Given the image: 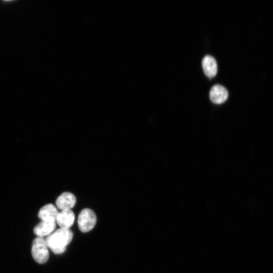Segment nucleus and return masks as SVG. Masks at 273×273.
<instances>
[{"label": "nucleus", "instance_id": "7ed1b4c3", "mask_svg": "<svg viewBox=\"0 0 273 273\" xmlns=\"http://www.w3.org/2000/svg\"><path fill=\"white\" fill-rule=\"evenodd\" d=\"M97 221L95 213L91 209L85 208L81 211L78 217V225L80 231L86 233L92 230Z\"/></svg>", "mask_w": 273, "mask_h": 273}, {"label": "nucleus", "instance_id": "20e7f679", "mask_svg": "<svg viewBox=\"0 0 273 273\" xmlns=\"http://www.w3.org/2000/svg\"><path fill=\"white\" fill-rule=\"evenodd\" d=\"M75 196L71 193L65 192L62 193L57 199L56 204L58 208L62 210L70 209L75 205Z\"/></svg>", "mask_w": 273, "mask_h": 273}, {"label": "nucleus", "instance_id": "f03ea898", "mask_svg": "<svg viewBox=\"0 0 273 273\" xmlns=\"http://www.w3.org/2000/svg\"><path fill=\"white\" fill-rule=\"evenodd\" d=\"M31 254L33 259L38 263H46L49 258V252L46 240L37 237L32 242Z\"/></svg>", "mask_w": 273, "mask_h": 273}, {"label": "nucleus", "instance_id": "f257e3e1", "mask_svg": "<svg viewBox=\"0 0 273 273\" xmlns=\"http://www.w3.org/2000/svg\"><path fill=\"white\" fill-rule=\"evenodd\" d=\"M70 229L60 228L48 235L46 241L48 247L56 254L63 253L73 238Z\"/></svg>", "mask_w": 273, "mask_h": 273}, {"label": "nucleus", "instance_id": "39448f33", "mask_svg": "<svg viewBox=\"0 0 273 273\" xmlns=\"http://www.w3.org/2000/svg\"><path fill=\"white\" fill-rule=\"evenodd\" d=\"M228 96L227 89L219 84L214 85L210 90V99L215 104H220L224 103L227 100Z\"/></svg>", "mask_w": 273, "mask_h": 273}, {"label": "nucleus", "instance_id": "0eeeda50", "mask_svg": "<svg viewBox=\"0 0 273 273\" xmlns=\"http://www.w3.org/2000/svg\"><path fill=\"white\" fill-rule=\"evenodd\" d=\"M74 219L75 215L71 210H64L59 213L56 222L60 226V228L69 229L73 225Z\"/></svg>", "mask_w": 273, "mask_h": 273}, {"label": "nucleus", "instance_id": "423d86ee", "mask_svg": "<svg viewBox=\"0 0 273 273\" xmlns=\"http://www.w3.org/2000/svg\"><path fill=\"white\" fill-rule=\"evenodd\" d=\"M59 212L57 208L51 203L48 204L42 207L38 213V216L41 221H56Z\"/></svg>", "mask_w": 273, "mask_h": 273}, {"label": "nucleus", "instance_id": "6e6552de", "mask_svg": "<svg viewBox=\"0 0 273 273\" xmlns=\"http://www.w3.org/2000/svg\"><path fill=\"white\" fill-rule=\"evenodd\" d=\"M56 228V221H41L35 226L33 229V233L37 237H43L53 233Z\"/></svg>", "mask_w": 273, "mask_h": 273}, {"label": "nucleus", "instance_id": "1a4fd4ad", "mask_svg": "<svg viewBox=\"0 0 273 273\" xmlns=\"http://www.w3.org/2000/svg\"><path fill=\"white\" fill-rule=\"evenodd\" d=\"M202 68L205 74L209 78L214 77L217 72V64L215 59L212 56L207 55L202 62Z\"/></svg>", "mask_w": 273, "mask_h": 273}]
</instances>
